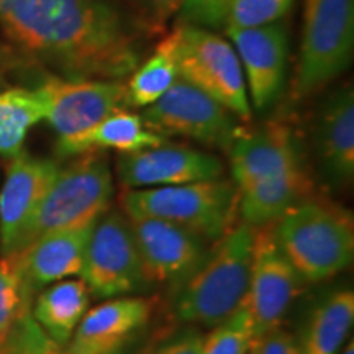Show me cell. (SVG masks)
Returning <instances> with one entry per match:
<instances>
[{"mask_svg":"<svg viewBox=\"0 0 354 354\" xmlns=\"http://www.w3.org/2000/svg\"><path fill=\"white\" fill-rule=\"evenodd\" d=\"M0 26L68 81H122L141 63L136 26L109 0H12Z\"/></svg>","mask_w":354,"mask_h":354,"instance_id":"6da1fadb","label":"cell"},{"mask_svg":"<svg viewBox=\"0 0 354 354\" xmlns=\"http://www.w3.org/2000/svg\"><path fill=\"white\" fill-rule=\"evenodd\" d=\"M256 228L243 221L209 250L198 268L176 289L179 322L215 326L243 304L250 284Z\"/></svg>","mask_w":354,"mask_h":354,"instance_id":"7a4b0ae2","label":"cell"},{"mask_svg":"<svg viewBox=\"0 0 354 354\" xmlns=\"http://www.w3.org/2000/svg\"><path fill=\"white\" fill-rule=\"evenodd\" d=\"M279 250L304 282L328 281L353 263V216L335 203L310 197L272 223Z\"/></svg>","mask_w":354,"mask_h":354,"instance_id":"3957f363","label":"cell"},{"mask_svg":"<svg viewBox=\"0 0 354 354\" xmlns=\"http://www.w3.org/2000/svg\"><path fill=\"white\" fill-rule=\"evenodd\" d=\"M112 197L109 159L102 153L81 154L73 165L59 171L26 223L15 254L48 233L95 223L107 212Z\"/></svg>","mask_w":354,"mask_h":354,"instance_id":"277c9868","label":"cell"},{"mask_svg":"<svg viewBox=\"0 0 354 354\" xmlns=\"http://www.w3.org/2000/svg\"><path fill=\"white\" fill-rule=\"evenodd\" d=\"M127 216H153L190 230L209 243L232 228L238 210V187L227 179L183 185L130 189L122 196Z\"/></svg>","mask_w":354,"mask_h":354,"instance_id":"5b68a950","label":"cell"},{"mask_svg":"<svg viewBox=\"0 0 354 354\" xmlns=\"http://www.w3.org/2000/svg\"><path fill=\"white\" fill-rule=\"evenodd\" d=\"M353 50L354 0H305L294 99H308L330 86L349 68Z\"/></svg>","mask_w":354,"mask_h":354,"instance_id":"8992f818","label":"cell"},{"mask_svg":"<svg viewBox=\"0 0 354 354\" xmlns=\"http://www.w3.org/2000/svg\"><path fill=\"white\" fill-rule=\"evenodd\" d=\"M179 77L225 105L240 120H250L243 68L225 38L201 26L177 25L169 35Z\"/></svg>","mask_w":354,"mask_h":354,"instance_id":"52a82bcc","label":"cell"},{"mask_svg":"<svg viewBox=\"0 0 354 354\" xmlns=\"http://www.w3.org/2000/svg\"><path fill=\"white\" fill-rule=\"evenodd\" d=\"M79 276L97 299L127 297L149 284L130 221L120 212H105L95 221Z\"/></svg>","mask_w":354,"mask_h":354,"instance_id":"ba28073f","label":"cell"},{"mask_svg":"<svg viewBox=\"0 0 354 354\" xmlns=\"http://www.w3.org/2000/svg\"><path fill=\"white\" fill-rule=\"evenodd\" d=\"M145 127L161 136H184L230 149L241 133L240 118L201 88L179 77L165 95L145 107Z\"/></svg>","mask_w":354,"mask_h":354,"instance_id":"9c48e42d","label":"cell"},{"mask_svg":"<svg viewBox=\"0 0 354 354\" xmlns=\"http://www.w3.org/2000/svg\"><path fill=\"white\" fill-rule=\"evenodd\" d=\"M304 281L274 240L272 223L256 228L250 284L243 302L250 310L256 342L281 326Z\"/></svg>","mask_w":354,"mask_h":354,"instance_id":"30bf717a","label":"cell"},{"mask_svg":"<svg viewBox=\"0 0 354 354\" xmlns=\"http://www.w3.org/2000/svg\"><path fill=\"white\" fill-rule=\"evenodd\" d=\"M46 102V120L57 141L91 130L115 112L128 110L127 82L50 79L38 87Z\"/></svg>","mask_w":354,"mask_h":354,"instance_id":"8fae6325","label":"cell"},{"mask_svg":"<svg viewBox=\"0 0 354 354\" xmlns=\"http://www.w3.org/2000/svg\"><path fill=\"white\" fill-rule=\"evenodd\" d=\"M127 218L149 284L177 289L209 253V241L180 225L153 216Z\"/></svg>","mask_w":354,"mask_h":354,"instance_id":"7c38bea8","label":"cell"},{"mask_svg":"<svg viewBox=\"0 0 354 354\" xmlns=\"http://www.w3.org/2000/svg\"><path fill=\"white\" fill-rule=\"evenodd\" d=\"M117 176L127 190L169 187L221 179L223 162L214 154L190 146L162 143L122 154L117 161Z\"/></svg>","mask_w":354,"mask_h":354,"instance_id":"4fadbf2b","label":"cell"},{"mask_svg":"<svg viewBox=\"0 0 354 354\" xmlns=\"http://www.w3.org/2000/svg\"><path fill=\"white\" fill-rule=\"evenodd\" d=\"M95 223L84 227L48 233L35 240L10 261L19 276L21 299L26 310L33 304V297L46 286L61 279L81 274L84 254Z\"/></svg>","mask_w":354,"mask_h":354,"instance_id":"5bb4252c","label":"cell"},{"mask_svg":"<svg viewBox=\"0 0 354 354\" xmlns=\"http://www.w3.org/2000/svg\"><path fill=\"white\" fill-rule=\"evenodd\" d=\"M59 171L55 159L35 158L24 151L10 159L6 183L0 190V243L3 258L17 253L26 223Z\"/></svg>","mask_w":354,"mask_h":354,"instance_id":"9a60e30c","label":"cell"},{"mask_svg":"<svg viewBox=\"0 0 354 354\" xmlns=\"http://www.w3.org/2000/svg\"><path fill=\"white\" fill-rule=\"evenodd\" d=\"M233 43L258 110L269 109L281 95L286 79L289 38L281 21L254 28H225Z\"/></svg>","mask_w":354,"mask_h":354,"instance_id":"2e32d148","label":"cell"},{"mask_svg":"<svg viewBox=\"0 0 354 354\" xmlns=\"http://www.w3.org/2000/svg\"><path fill=\"white\" fill-rule=\"evenodd\" d=\"M232 176L238 190L304 167L302 146L286 123L271 122L256 131H241L228 149Z\"/></svg>","mask_w":354,"mask_h":354,"instance_id":"e0dca14e","label":"cell"},{"mask_svg":"<svg viewBox=\"0 0 354 354\" xmlns=\"http://www.w3.org/2000/svg\"><path fill=\"white\" fill-rule=\"evenodd\" d=\"M313 149L323 179L348 187L354 177V92L344 86L323 99L313 122Z\"/></svg>","mask_w":354,"mask_h":354,"instance_id":"ac0fdd59","label":"cell"},{"mask_svg":"<svg viewBox=\"0 0 354 354\" xmlns=\"http://www.w3.org/2000/svg\"><path fill=\"white\" fill-rule=\"evenodd\" d=\"M151 317V304L143 297H117L87 310L66 344L68 354H123L133 336Z\"/></svg>","mask_w":354,"mask_h":354,"instance_id":"d6986e66","label":"cell"},{"mask_svg":"<svg viewBox=\"0 0 354 354\" xmlns=\"http://www.w3.org/2000/svg\"><path fill=\"white\" fill-rule=\"evenodd\" d=\"M313 180L305 167L287 171L238 190V212L245 223L271 225L300 202L313 197Z\"/></svg>","mask_w":354,"mask_h":354,"instance_id":"ffe728a7","label":"cell"},{"mask_svg":"<svg viewBox=\"0 0 354 354\" xmlns=\"http://www.w3.org/2000/svg\"><path fill=\"white\" fill-rule=\"evenodd\" d=\"M162 143H166L165 136L148 130L141 115L120 110L81 135L57 141V154L76 156L86 153H102L105 149L130 154Z\"/></svg>","mask_w":354,"mask_h":354,"instance_id":"44dd1931","label":"cell"},{"mask_svg":"<svg viewBox=\"0 0 354 354\" xmlns=\"http://www.w3.org/2000/svg\"><path fill=\"white\" fill-rule=\"evenodd\" d=\"M88 292L84 281H61L39 290L30 313L53 342L66 346L88 310Z\"/></svg>","mask_w":354,"mask_h":354,"instance_id":"7402d4cb","label":"cell"},{"mask_svg":"<svg viewBox=\"0 0 354 354\" xmlns=\"http://www.w3.org/2000/svg\"><path fill=\"white\" fill-rule=\"evenodd\" d=\"M354 322V292H330L312 308L299 338L302 354H339Z\"/></svg>","mask_w":354,"mask_h":354,"instance_id":"603a6c76","label":"cell"},{"mask_svg":"<svg viewBox=\"0 0 354 354\" xmlns=\"http://www.w3.org/2000/svg\"><path fill=\"white\" fill-rule=\"evenodd\" d=\"M46 117V102L39 88L0 92V154L13 158L21 151L30 128Z\"/></svg>","mask_w":354,"mask_h":354,"instance_id":"cb8c5ba5","label":"cell"},{"mask_svg":"<svg viewBox=\"0 0 354 354\" xmlns=\"http://www.w3.org/2000/svg\"><path fill=\"white\" fill-rule=\"evenodd\" d=\"M127 91L130 107H148L169 91L179 79L169 35L161 39L153 56L128 76Z\"/></svg>","mask_w":354,"mask_h":354,"instance_id":"d4e9b609","label":"cell"},{"mask_svg":"<svg viewBox=\"0 0 354 354\" xmlns=\"http://www.w3.org/2000/svg\"><path fill=\"white\" fill-rule=\"evenodd\" d=\"M254 343L253 318L243 302L209 335H203L198 354H248Z\"/></svg>","mask_w":354,"mask_h":354,"instance_id":"484cf974","label":"cell"},{"mask_svg":"<svg viewBox=\"0 0 354 354\" xmlns=\"http://www.w3.org/2000/svg\"><path fill=\"white\" fill-rule=\"evenodd\" d=\"M0 354H68L33 320L32 313L24 312L12 326L6 342L0 344Z\"/></svg>","mask_w":354,"mask_h":354,"instance_id":"4316f807","label":"cell"},{"mask_svg":"<svg viewBox=\"0 0 354 354\" xmlns=\"http://www.w3.org/2000/svg\"><path fill=\"white\" fill-rule=\"evenodd\" d=\"M294 0H233L223 28H254L279 21L290 10Z\"/></svg>","mask_w":354,"mask_h":354,"instance_id":"83f0119b","label":"cell"},{"mask_svg":"<svg viewBox=\"0 0 354 354\" xmlns=\"http://www.w3.org/2000/svg\"><path fill=\"white\" fill-rule=\"evenodd\" d=\"M24 312H28L21 299L20 282L10 261H0V344L6 342L12 326Z\"/></svg>","mask_w":354,"mask_h":354,"instance_id":"f1b7e54d","label":"cell"},{"mask_svg":"<svg viewBox=\"0 0 354 354\" xmlns=\"http://www.w3.org/2000/svg\"><path fill=\"white\" fill-rule=\"evenodd\" d=\"M135 15V26L148 33H162L166 24L179 13L184 0H125Z\"/></svg>","mask_w":354,"mask_h":354,"instance_id":"f546056e","label":"cell"},{"mask_svg":"<svg viewBox=\"0 0 354 354\" xmlns=\"http://www.w3.org/2000/svg\"><path fill=\"white\" fill-rule=\"evenodd\" d=\"M233 0H184L177 13L179 25L201 26L207 30L223 28L230 3Z\"/></svg>","mask_w":354,"mask_h":354,"instance_id":"4dcf8cb0","label":"cell"},{"mask_svg":"<svg viewBox=\"0 0 354 354\" xmlns=\"http://www.w3.org/2000/svg\"><path fill=\"white\" fill-rule=\"evenodd\" d=\"M254 349L256 354H302L299 338L281 326L259 338L254 343Z\"/></svg>","mask_w":354,"mask_h":354,"instance_id":"1f68e13d","label":"cell"},{"mask_svg":"<svg viewBox=\"0 0 354 354\" xmlns=\"http://www.w3.org/2000/svg\"><path fill=\"white\" fill-rule=\"evenodd\" d=\"M203 333L198 330H185L183 333L166 339L151 354H198Z\"/></svg>","mask_w":354,"mask_h":354,"instance_id":"d6a6232c","label":"cell"},{"mask_svg":"<svg viewBox=\"0 0 354 354\" xmlns=\"http://www.w3.org/2000/svg\"><path fill=\"white\" fill-rule=\"evenodd\" d=\"M8 66H10V57H8V53L6 48L0 44V74H2L3 71H7Z\"/></svg>","mask_w":354,"mask_h":354,"instance_id":"836d02e7","label":"cell"},{"mask_svg":"<svg viewBox=\"0 0 354 354\" xmlns=\"http://www.w3.org/2000/svg\"><path fill=\"white\" fill-rule=\"evenodd\" d=\"M339 354H354V343H353V339L348 344H344L342 351H339Z\"/></svg>","mask_w":354,"mask_h":354,"instance_id":"e575fe53","label":"cell"},{"mask_svg":"<svg viewBox=\"0 0 354 354\" xmlns=\"http://www.w3.org/2000/svg\"><path fill=\"white\" fill-rule=\"evenodd\" d=\"M8 2H12V0H0V8H2V7H6Z\"/></svg>","mask_w":354,"mask_h":354,"instance_id":"d590c367","label":"cell"},{"mask_svg":"<svg viewBox=\"0 0 354 354\" xmlns=\"http://www.w3.org/2000/svg\"><path fill=\"white\" fill-rule=\"evenodd\" d=\"M248 354H256V349H254V344H253V348H251V351L248 353Z\"/></svg>","mask_w":354,"mask_h":354,"instance_id":"8d00e7d4","label":"cell"}]
</instances>
